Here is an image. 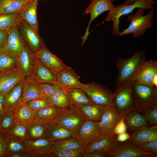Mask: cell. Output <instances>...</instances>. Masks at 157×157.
<instances>
[{
  "instance_id": "ba28073f",
  "label": "cell",
  "mask_w": 157,
  "mask_h": 157,
  "mask_svg": "<svg viewBox=\"0 0 157 157\" xmlns=\"http://www.w3.org/2000/svg\"><path fill=\"white\" fill-rule=\"evenodd\" d=\"M115 0H92L90 4L83 12L82 14L90 15V17L88 26L84 35L81 37L82 46L87 40L90 33L89 32L90 26L92 22L99 16L106 11L112 10L115 6L113 3Z\"/></svg>"
},
{
  "instance_id": "60d3db41",
  "label": "cell",
  "mask_w": 157,
  "mask_h": 157,
  "mask_svg": "<svg viewBox=\"0 0 157 157\" xmlns=\"http://www.w3.org/2000/svg\"><path fill=\"white\" fill-rule=\"evenodd\" d=\"M136 109L140 111L147 122L151 124L157 125V105Z\"/></svg>"
},
{
  "instance_id": "1f68e13d",
  "label": "cell",
  "mask_w": 157,
  "mask_h": 157,
  "mask_svg": "<svg viewBox=\"0 0 157 157\" xmlns=\"http://www.w3.org/2000/svg\"><path fill=\"white\" fill-rule=\"evenodd\" d=\"M6 146V154L5 157H8L12 154L29 151L27 145L23 142L12 136L6 135L3 136Z\"/></svg>"
},
{
  "instance_id": "74e56055",
  "label": "cell",
  "mask_w": 157,
  "mask_h": 157,
  "mask_svg": "<svg viewBox=\"0 0 157 157\" xmlns=\"http://www.w3.org/2000/svg\"><path fill=\"white\" fill-rule=\"evenodd\" d=\"M53 105L60 108H67L70 103L64 89H61L56 92L49 100Z\"/></svg>"
},
{
  "instance_id": "4316f807",
  "label": "cell",
  "mask_w": 157,
  "mask_h": 157,
  "mask_svg": "<svg viewBox=\"0 0 157 157\" xmlns=\"http://www.w3.org/2000/svg\"><path fill=\"white\" fill-rule=\"evenodd\" d=\"M157 140V126H145L139 129L130 135L128 140L133 144Z\"/></svg>"
},
{
  "instance_id": "277c9868",
  "label": "cell",
  "mask_w": 157,
  "mask_h": 157,
  "mask_svg": "<svg viewBox=\"0 0 157 157\" xmlns=\"http://www.w3.org/2000/svg\"><path fill=\"white\" fill-rule=\"evenodd\" d=\"M81 89L94 104L105 109L113 106V92L102 84L90 82L84 84Z\"/></svg>"
},
{
  "instance_id": "8fae6325",
  "label": "cell",
  "mask_w": 157,
  "mask_h": 157,
  "mask_svg": "<svg viewBox=\"0 0 157 157\" xmlns=\"http://www.w3.org/2000/svg\"><path fill=\"white\" fill-rule=\"evenodd\" d=\"M86 119L70 105L67 108L56 123L71 131L77 133Z\"/></svg>"
},
{
  "instance_id": "681fc988",
  "label": "cell",
  "mask_w": 157,
  "mask_h": 157,
  "mask_svg": "<svg viewBox=\"0 0 157 157\" xmlns=\"http://www.w3.org/2000/svg\"><path fill=\"white\" fill-rule=\"evenodd\" d=\"M84 157H106L102 152L98 151H93L88 153H84Z\"/></svg>"
},
{
  "instance_id": "f5cc1de1",
  "label": "cell",
  "mask_w": 157,
  "mask_h": 157,
  "mask_svg": "<svg viewBox=\"0 0 157 157\" xmlns=\"http://www.w3.org/2000/svg\"><path fill=\"white\" fill-rule=\"evenodd\" d=\"M8 30L0 29V48L2 45Z\"/></svg>"
},
{
  "instance_id": "ac0fdd59",
  "label": "cell",
  "mask_w": 157,
  "mask_h": 157,
  "mask_svg": "<svg viewBox=\"0 0 157 157\" xmlns=\"http://www.w3.org/2000/svg\"><path fill=\"white\" fill-rule=\"evenodd\" d=\"M117 112L113 106L107 109L102 116L98 124L102 134L113 133V129L122 118Z\"/></svg>"
},
{
  "instance_id": "d590c367",
  "label": "cell",
  "mask_w": 157,
  "mask_h": 157,
  "mask_svg": "<svg viewBox=\"0 0 157 157\" xmlns=\"http://www.w3.org/2000/svg\"><path fill=\"white\" fill-rule=\"evenodd\" d=\"M47 125L34 120L27 126L29 140L45 138Z\"/></svg>"
},
{
  "instance_id": "4dcf8cb0",
  "label": "cell",
  "mask_w": 157,
  "mask_h": 157,
  "mask_svg": "<svg viewBox=\"0 0 157 157\" xmlns=\"http://www.w3.org/2000/svg\"><path fill=\"white\" fill-rule=\"evenodd\" d=\"M17 122L27 126L34 121V111L23 103L14 111Z\"/></svg>"
},
{
  "instance_id": "44dd1931",
  "label": "cell",
  "mask_w": 157,
  "mask_h": 157,
  "mask_svg": "<svg viewBox=\"0 0 157 157\" xmlns=\"http://www.w3.org/2000/svg\"><path fill=\"white\" fill-rule=\"evenodd\" d=\"M29 151L34 157H53L51 153L52 142L43 138L28 140L24 142Z\"/></svg>"
},
{
  "instance_id": "603a6c76",
  "label": "cell",
  "mask_w": 157,
  "mask_h": 157,
  "mask_svg": "<svg viewBox=\"0 0 157 157\" xmlns=\"http://www.w3.org/2000/svg\"><path fill=\"white\" fill-rule=\"evenodd\" d=\"M22 92V81L4 94L5 111H14L23 103Z\"/></svg>"
},
{
  "instance_id": "83f0119b",
  "label": "cell",
  "mask_w": 157,
  "mask_h": 157,
  "mask_svg": "<svg viewBox=\"0 0 157 157\" xmlns=\"http://www.w3.org/2000/svg\"><path fill=\"white\" fill-rule=\"evenodd\" d=\"M77 133L69 131L57 123L47 125L45 138L51 141L76 138Z\"/></svg>"
},
{
  "instance_id": "11a10c76",
  "label": "cell",
  "mask_w": 157,
  "mask_h": 157,
  "mask_svg": "<svg viewBox=\"0 0 157 157\" xmlns=\"http://www.w3.org/2000/svg\"><path fill=\"white\" fill-rule=\"evenodd\" d=\"M1 136L0 135V137Z\"/></svg>"
},
{
  "instance_id": "8d00e7d4",
  "label": "cell",
  "mask_w": 157,
  "mask_h": 157,
  "mask_svg": "<svg viewBox=\"0 0 157 157\" xmlns=\"http://www.w3.org/2000/svg\"><path fill=\"white\" fill-rule=\"evenodd\" d=\"M22 19L19 13L0 15V29L9 30L14 26H18Z\"/></svg>"
},
{
  "instance_id": "db71d44e",
  "label": "cell",
  "mask_w": 157,
  "mask_h": 157,
  "mask_svg": "<svg viewBox=\"0 0 157 157\" xmlns=\"http://www.w3.org/2000/svg\"><path fill=\"white\" fill-rule=\"evenodd\" d=\"M133 0H126L125 1H126V2H130L132 1Z\"/></svg>"
},
{
  "instance_id": "6da1fadb",
  "label": "cell",
  "mask_w": 157,
  "mask_h": 157,
  "mask_svg": "<svg viewBox=\"0 0 157 157\" xmlns=\"http://www.w3.org/2000/svg\"><path fill=\"white\" fill-rule=\"evenodd\" d=\"M146 60L144 50L138 51L129 58H118L116 63L118 73L115 89L135 82L140 70Z\"/></svg>"
},
{
  "instance_id": "9f6ffc18",
  "label": "cell",
  "mask_w": 157,
  "mask_h": 157,
  "mask_svg": "<svg viewBox=\"0 0 157 157\" xmlns=\"http://www.w3.org/2000/svg\"></svg>"
},
{
  "instance_id": "f1b7e54d",
  "label": "cell",
  "mask_w": 157,
  "mask_h": 157,
  "mask_svg": "<svg viewBox=\"0 0 157 157\" xmlns=\"http://www.w3.org/2000/svg\"><path fill=\"white\" fill-rule=\"evenodd\" d=\"M124 120L127 129L133 132L148 124L144 116L136 108L124 117Z\"/></svg>"
},
{
  "instance_id": "7c38bea8",
  "label": "cell",
  "mask_w": 157,
  "mask_h": 157,
  "mask_svg": "<svg viewBox=\"0 0 157 157\" xmlns=\"http://www.w3.org/2000/svg\"><path fill=\"white\" fill-rule=\"evenodd\" d=\"M80 77L70 67L67 66L56 75V84L64 90L81 88L84 84L80 81Z\"/></svg>"
},
{
  "instance_id": "5b68a950",
  "label": "cell",
  "mask_w": 157,
  "mask_h": 157,
  "mask_svg": "<svg viewBox=\"0 0 157 157\" xmlns=\"http://www.w3.org/2000/svg\"><path fill=\"white\" fill-rule=\"evenodd\" d=\"M132 84L124 85L115 89L113 92V106L122 117L126 116L135 108L132 92Z\"/></svg>"
},
{
  "instance_id": "7a4b0ae2",
  "label": "cell",
  "mask_w": 157,
  "mask_h": 157,
  "mask_svg": "<svg viewBox=\"0 0 157 157\" xmlns=\"http://www.w3.org/2000/svg\"><path fill=\"white\" fill-rule=\"evenodd\" d=\"M156 3L153 0H135L132 3H124L115 6L112 10L108 12L105 21L112 22V34L117 36L120 32V18L122 16L131 14L136 8L154 10L153 6Z\"/></svg>"
},
{
  "instance_id": "f546056e",
  "label": "cell",
  "mask_w": 157,
  "mask_h": 157,
  "mask_svg": "<svg viewBox=\"0 0 157 157\" xmlns=\"http://www.w3.org/2000/svg\"><path fill=\"white\" fill-rule=\"evenodd\" d=\"M51 150L65 149L84 152L87 144L76 138H72L62 140L51 141Z\"/></svg>"
},
{
  "instance_id": "ab89813d",
  "label": "cell",
  "mask_w": 157,
  "mask_h": 157,
  "mask_svg": "<svg viewBox=\"0 0 157 157\" xmlns=\"http://www.w3.org/2000/svg\"><path fill=\"white\" fill-rule=\"evenodd\" d=\"M17 66L15 58L0 51V73L10 70Z\"/></svg>"
},
{
  "instance_id": "52a82bcc",
  "label": "cell",
  "mask_w": 157,
  "mask_h": 157,
  "mask_svg": "<svg viewBox=\"0 0 157 157\" xmlns=\"http://www.w3.org/2000/svg\"><path fill=\"white\" fill-rule=\"evenodd\" d=\"M25 45L18 26H14L8 30L0 51L15 58L21 53Z\"/></svg>"
},
{
  "instance_id": "f6af8a7d",
  "label": "cell",
  "mask_w": 157,
  "mask_h": 157,
  "mask_svg": "<svg viewBox=\"0 0 157 157\" xmlns=\"http://www.w3.org/2000/svg\"><path fill=\"white\" fill-rule=\"evenodd\" d=\"M134 144L143 151L151 153L157 155V140Z\"/></svg>"
},
{
  "instance_id": "7bdbcfd3",
  "label": "cell",
  "mask_w": 157,
  "mask_h": 157,
  "mask_svg": "<svg viewBox=\"0 0 157 157\" xmlns=\"http://www.w3.org/2000/svg\"><path fill=\"white\" fill-rule=\"evenodd\" d=\"M43 97L48 100L61 88L56 84L48 83H39Z\"/></svg>"
},
{
  "instance_id": "f907efd6",
  "label": "cell",
  "mask_w": 157,
  "mask_h": 157,
  "mask_svg": "<svg viewBox=\"0 0 157 157\" xmlns=\"http://www.w3.org/2000/svg\"><path fill=\"white\" fill-rule=\"evenodd\" d=\"M11 157H33L32 154L28 151L12 154L9 156Z\"/></svg>"
},
{
  "instance_id": "3957f363",
  "label": "cell",
  "mask_w": 157,
  "mask_h": 157,
  "mask_svg": "<svg viewBox=\"0 0 157 157\" xmlns=\"http://www.w3.org/2000/svg\"><path fill=\"white\" fill-rule=\"evenodd\" d=\"M144 12V10L138 8L134 14L128 15L127 20L130 22L129 26L117 36L121 37L131 34L132 36L136 38L144 35L147 30L154 26L153 19L155 14L154 10H151L145 15Z\"/></svg>"
},
{
  "instance_id": "9c48e42d",
  "label": "cell",
  "mask_w": 157,
  "mask_h": 157,
  "mask_svg": "<svg viewBox=\"0 0 157 157\" xmlns=\"http://www.w3.org/2000/svg\"><path fill=\"white\" fill-rule=\"evenodd\" d=\"M118 143L114 133L108 135L102 134L93 142L87 145L84 153L98 151L103 153L106 157H112Z\"/></svg>"
},
{
  "instance_id": "8992f818",
  "label": "cell",
  "mask_w": 157,
  "mask_h": 157,
  "mask_svg": "<svg viewBox=\"0 0 157 157\" xmlns=\"http://www.w3.org/2000/svg\"><path fill=\"white\" fill-rule=\"evenodd\" d=\"M132 90L135 108L157 105V88L135 82Z\"/></svg>"
},
{
  "instance_id": "b9f144b4",
  "label": "cell",
  "mask_w": 157,
  "mask_h": 157,
  "mask_svg": "<svg viewBox=\"0 0 157 157\" xmlns=\"http://www.w3.org/2000/svg\"><path fill=\"white\" fill-rule=\"evenodd\" d=\"M53 157H84V152L65 149L51 150Z\"/></svg>"
},
{
  "instance_id": "e575fe53",
  "label": "cell",
  "mask_w": 157,
  "mask_h": 157,
  "mask_svg": "<svg viewBox=\"0 0 157 157\" xmlns=\"http://www.w3.org/2000/svg\"><path fill=\"white\" fill-rule=\"evenodd\" d=\"M17 123L14 111H5L0 117V135H7Z\"/></svg>"
},
{
  "instance_id": "4fadbf2b",
  "label": "cell",
  "mask_w": 157,
  "mask_h": 157,
  "mask_svg": "<svg viewBox=\"0 0 157 157\" xmlns=\"http://www.w3.org/2000/svg\"><path fill=\"white\" fill-rule=\"evenodd\" d=\"M34 53L42 63L56 75L67 67L61 59L51 52L46 47Z\"/></svg>"
},
{
  "instance_id": "ee69618b",
  "label": "cell",
  "mask_w": 157,
  "mask_h": 157,
  "mask_svg": "<svg viewBox=\"0 0 157 157\" xmlns=\"http://www.w3.org/2000/svg\"><path fill=\"white\" fill-rule=\"evenodd\" d=\"M25 103L34 111L39 110L45 106L52 105L49 100L43 97L33 99Z\"/></svg>"
},
{
  "instance_id": "ffe728a7",
  "label": "cell",
  "mask_w": 157,
  "mask_h": 157,
  "mask_svg": "<svg viewBox=\"0 0 157 157\" xmlns=\"http://www.w3.org/2000/svg\"><path fill=\"white\" fill-rule=\"evenodd\" d=\"M156 77L157 62L150 59L145 62L137 77L135 82L154 87V81Z\"/></svg>"
},
{
  "instance_id": "7402d4cb",
  "label": "cell",
  "mask_w": 157,
  "mask_h": 157,
  "mask_svg": "<svg viewBox=\"0 0 157 157\" xmlns=\"http://www.w3.org/2000/svg\"><path fill=\"white\" fill-rule=\"evenodd\" d=\"M38 0H30L27 2L19 13L22 20L38 33L39 26L37 19Z\"/></svg>"
},
{
  "instance_id": "836d02e7",
  "label": "cell",
  "mask_w": 157,
  "mask_h": 157,
  "mask_svg": "<svg viewBox=\"0 0 157 157\" xmlns=\"http://www.w3.org/2000/svg\"><path fill=\"white\" fill-rule=\"evenodd\" d=\"M30 0H0V15L19 13Z\"/></svg>"
},
{
  "instance_id": "30bf717a",
  "label": "cell",
  "mask_w": 157,
  "mask_h": 157,
  "mask_svg": "<svg viewBox=\"0 0 157 157\" xmlns=\"http://www.w3.org/2000/svg\"><path fill=\"white\" fill-rule=\"evenodd\" d=\"M18 27L25 44L33 52L35 53L46 47L45 42L38 33L22 20Z\"/></svg>"
},
{
  "instance_id": "d6986e66",
  "label": "cell",
  "mask_w": 157,
  "mask_h": 157,
  "mask_svg": "<svg viewBox=\"0 0 157 157\" xmlns=\"http://www.w3.org/2000/svg\"><path fill=\"white\" fill-rule=\"evenodd\" d=\"M22 82L23 103L43 97L39 83L32 76H26L22 81Z\"/></svg>"
},
{
  "instance_id": "bcb514c9",
  "label": "cell",
  "mask_w": 157,
  "mask_h": 157,
  "mask_svg": "<svg viewBox=\"0 0 157 157\" xmlns=\"http://www.w3.org/2000/svg\"><path fill=\"white\" fill-rule=\"evenodd\" d=\"M127 130V128L124 120V117H123L115 126L113 132L115 135H118L126 132Z\"/></svg>"
},
{
  "instance_id": "cb8c5ba5",
  "label": "cell",
  "mask_w": 157,
  "mask_h": 157,
  "mask_svg": "<svg viewBox=\"0 0 157 157\" xmlns=\"http://www.w3.org/2000/svg\"><path fill=\"white\" fill-rule=\"evenodd\" d=\"M36 56L25 44L20 54L15 58L17 66L26 76H32L33 69Z\"/></svg>"
},
{
  "instance_id": "d6a6232c",
  "label": "cell",
  "mask_w": 157,
  "mask_h": 157,
  "mask_svg": "<svg viewBox=\"0 0 157 157\" xmlns=\"http://www.w3.org/2000/svg\"><path fill=\"white\" fill-rule=\"evenodd\" d=\"M64 90L70 104H94L81 88H72Z\"/></svg>"
},
{
  "instance_id": "2e32d148",
  "label": "cell",
  "mask_w": 157,
  "mask_h": 157,
  "mask_svg": "<svg viewBox=\"0 0 157 157\" xmlns=\"http://www.w3.org/2000/svg\"><path fill=\"white\" fill-rule=\"evenodd\" d=\"M157 155L143 151L127 140L119 142L112 157H156Z\"/></svg>"
},
{
  "instance_id": "d4e9b609",
  "label": "cell",
  "mask_w": 157,
  "mask_h": 157,
  "mask_svg": "<svg viewBox=\"0 0 157 157\" xmlns=\"http://www.w3.org/2000/svg\"><path fill=\"white\" fill-rule=\"evenodd\" d=\"M32 76L39 83H56V75L43 64L36 56L33 66Z\"/></svg>"
},
{
  "instance_id": "9a60e30c",
  "label": "cell",
  "mask_w": 157,
  "mask_h": 157,
  "mask_svg": "<svg viewBox=\"0 0 157 157\" xmlns=\"http://www.w3.org/2000/svg\"><path fill=\"white\" fill-rule=\"evenodd\" d=\"M67 108H60L53 105L45 106L34 111V120L47 125L56 123Z\"/></svg>"
},
{
  "instance_id": "484cf974",
  "label": "cell",
  "mask_w": 157,
  "mask_h": 157,
  "mask_svg": "<svg viewBox=\"0 0 157 157\" xmlns=\"http://www.w3.org/2000/svg\"><path fill=\"white\" fill-rule=\"evenodd\" d=\"M86 120L99 122L106 109L94 104H70Z\"/></svg>"
},
{
  "instance_id": "5bb4252c",
  "label": "cell",
  "mask_w": 157,
  "mask_h": 157,
  "mask_svg": "<svg viewBox=\"0 0 157 157\" xmlns=\"http://www.w3.org/2000/svg\"><path fill=\"white\" fill-rule=\"evenodd\" d=\"M26 76L18 67L0 73V93L4 94L23 80Z\"/></svg>"
},
{
  "instance_id": "e0dca14e",
  "label": "cell",
  "mask_w": 157,
  "mask_h": 157,
  "mask_svg": "<svg viewBox=\"0 0 157 157\" xmlns=\"http://www.w3.org/2000/svg\"><path fill=\"white\" fill-rule=\"evenodd\" d=\"M102 134L98 122L86 120L77 133V138L88 144L93 142Z\"/></svg>"
},
{
  "instance_id": "f35d334b",
  "label": "cell",
  "mask_w": 157,
  "mask_h": 157,
  "mask_svg": "<svg viewBox=\"0 0 157 157\" xmlns=\"http://www.w3.org/2000/svg\"><path fill=\"white\" fill-rule=\"evenodd\" d=\"M7 135L24 142L29 140L27 126L20 123H17Z\"/></svg>"
},
{
  "instance_id": "7dc6e473",
  "label": "cell",
  "mask_w": 157,
  "mask_h": 157,
  "mask_svg": "<svg viewBox=\"0 0 157 157\" xmlns=\"http://www.w3.org/2000/svg\"><path fill=\"white\" fill-rule=\"evenodd\" d=\"M6 146L3 137H0V157H5L6 154Z\"/></svg>"
},
{
  "instance_id": "816d5d0a",
  "label": "cell",
  "mask_w": 157,
  "mask_h": 157,
  "mask_svg": "<svg viewBox=\"0 0 157 157\" xmlns=\"http://www.w3.org/2000/svg\"><path fill=\"white\" fill-rule=\"evenodd\" d=\"M5 112L4 94L0 93V117Z\"/></svg>"
},
{
  "instance_id": "c3c4849f",
  "label": "cell",
  "mask_w": 157,
  "mask_h": 157,
  "mask_svg": "<svg viewBox=\"0 0 157 157\" xmlns=\"http://www.w3.org/2000/svg\"><path fill=\"white\" fill-rule=\"evenodd\" d=\"M130 138V135L126 132L117 135L116 138L117 142H122L128 140Z\"/></svg>"
}]
</instances>
